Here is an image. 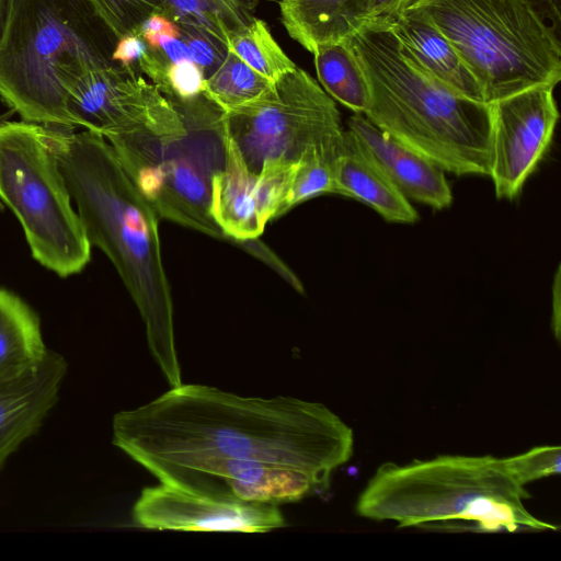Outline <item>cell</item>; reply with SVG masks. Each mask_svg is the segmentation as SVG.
Listing matches in <instances>:
<instances>
[{
	"instance_id": "cell-1",
	"label": "cell",
	"mask_w": 561,
	"mask_h": 561,
	"mask_svg": "<svg viewBox=\"0 0 561 561\" xmlns=\"http://www.w3.org/2000/svg\"><path fill=\"white\" fill-rule=\"evenodd\" d=\"M113 444L152 476L224 457L307 473L318 491L353 455V430L322 403L240 397L204 385L172 387L113 417Z\"/></svg>"
},
{
	"instance_id": "cell-2",
	"label": "cell",
	"mask_w": 561,
	"mask_h": 561,
	"mask_svg": "<svg viewBox=\"0 0 561 561\" xmlns=\"http://www.w3.org/2000/svg\"><path fill=\"white\" fill-rule=\"evenodd\" d=\"M85 236L110 259L137 306L150 352L172 387L180 386L173 305L159 216L100 134L46 126Z\"/></svg>"
},
{
	"instance_id": "cell-3",
	"label": "cell",
	"mask_w": 561,
	"mask_h": 561,
	"mask_svg": "<svg viewBox=\"0 0 561 561\" xmlns=\"http://www.w3.org/2000/svg\"><path fill=\"white\" fill-rule=\"evenodd\" d=\"M365 76L374 125L456 175L490 172L491 105L432 78L401 50L388 24L368 23L348 39Z\"/></svg>"
},
{
	"instance_id": "cell-4",
	"label": "cell",
	"mask_w": 561,
	"mask_h": 561,
	"mask_svg": "<svg viewBox=\"0 0 561 561\" xmlns=\"http://www.w3.org/2000/svg\"><path fill=\"white\" fill-rule=\"evenodd\" d=\"M530 494L504 458L443 455L380 465L360 492L355 512L399 527L515 533L556 530L528 512Z\"/></svg>"
},
{
	"instance_id": "cell-5",
	"label": "cell",
	"mask_w": 561,
	"mask_h": 561,
	"mask_svg": "<svg viewBox=\"0 0 561 561\" xmlns=\"http://www.w3.org/2000/svg\"><path fill=\"white\" fill-rule=\"evenodd\" d=\"M115 43L84 0H7L0 98L25 122L73 128L66 84L111 64Z\"/></svg>"
},
{
	"instance_id": "cell-6",
	"label": "cell",
	"mask_w": 561,
	"mask_h": 561,
	"mask_svg": "<svg viewBox=\"0 0 561 561\" xmlns=\"http://www.w3.org/2000/svg\"><path fill=\"white\" fill-rule=\"evenodd\" d=\"M168 99L173 108L160 119L105 139L159 218L226 239L210 214L211 182L226 162L225 112L204 92Z\"/></svg>"
},
{
	"instance_id": "cell-7",
	"label": "cell",
	"mask_w": 561,
	"mask_h": 561,
	"mask_svg": "<svg viewBox=\"0 0 561 561\" xmlns=\"http://www.w3.org/2000/svg\"><path fill=\"white\" fill-rule=\"evenodd\" d=\"M411 7L450 42L485 103L559 83V34L526 0H414Z\"/></svg>"
},
{
	"instance_id": "cell-8",
	"label": "cell",
	"mask_w": 561,
	"mask_h": 561,
	"mask_svg": "<svg viewBox=\"0 0 561 561\" xmlns=\"http://www.w3.org/2000/svg\"><path fill=\"white\" fill-rule=\"evenodd\" d=\"M0 199L18 218L33 257L44 267L67 277L87 266L92 247L45 125L0 123Z\"/></svg>"
},
{
	"instance_id": "cell-9",
	"label": "cell",
	"mask_w": 561,
	"mask_h": 561,
	"mask_svg": "<svg viewBox=\"0 0 561 561\" xmlns=\"http://www.w3.org/2000/svg\"><path fill=\"white\" fill-rule=\"evenodd\" d=\"M226 135L247 167L296 163L311 148L337 153L343 138L335 101L304 69L282 76L261 98L225 113Z\"/></svg>"
},
{
	"instance_id": "cell-10",
	"label": "cell",
	"mask_w": 561,
	"mask_h": 561,
	"mask_svg": "<svg viewBox=\"0 0 561 561\" xmlns=\"http://www.w3.org/2000/svg\"><path fill=\"white\" fill-rule=\"evenodd\" d=\"M491 105L490 172L499 198L513 199L546 153L559 111L553 88L537 87Z\"/></svg>"
},
{
	"instance_id": "cell-11",
	"label": "cell",
	"mask_w": 561,
	"mask_h": 561,
	"mask_svg": "<svg viewBox=\"0 0 561 561\" xmlns=\"http://www.w3.org/2000/svg\"><path fill=\"white\" fill-rule=\"evenodd\" d=\"M66 93L72 125L104 138L141 128L173 107L136 66L115 62L77 75L66 84Z\"/></svg>"
},
{
	"instance_id": "cell-12",
	"label": "cell",
	"mask_w": 561,
	"mask_h": 561,
	"mask_svg": "<svg viewBox=\"0 0 561 561\" xmlns=\"http://www.w3.org/2000/svg\"><path fill=\"white\" fill-rule=\"evenodd\" d=\"M226 162L211 182L210 214L226 239L259 238L267 221L282 216L296 163L272 160L251 171L226 135Z\"/></svg>"
},
{
	"instance_id": "cell-13",
	"label": "cell",
	"mask_w": 561,
	"mask_h": 561,
	"mask_svg": "<svg viewBox=\"0 0 561 561\" xmlns=\"http://www.w3.org/2000/svg\"><path fill=\"white\" fill-rule=\"evenodd\" d=\"M164 483L211 499L284 504L318 491L305 472L254 460L208 458L162 469L153 474Z\"/></svg>"
},
{
	"instance_id": "cell-14",
	"label": "cell",
	"mask_w": 561,
	"mask_h": 561,
	"mask_svg": "<svg viewBox=\"0 0 561 561\" xmlns=\"http://www.w3.org/2000/svg\"><path fill=\"white\" fill-rule=\"evenodd\" d=\"M131 519L141 528L180 531L254 534L286 525L278 505L217 500L164 483L141 490Z\"/></svg>"
},
{
	"instance_id": "cell-15",
	"label": "cell",
	"mask_w": 561,
	"mask_h": 561,
	"mask_svg": "<svg viewBox=\"0 0 561 561\" xmlns=\"http://www.w3.org/2000/svg\"><path fill=\"white\" fill-rule=\"evenodd\" d=\"M67 370L65 357L51 350L34 366L0 369V471L44 424L58 401Z\"/></svg>"
},
{
	"instance_id": "cell-16",
	"label": "cell",
	"mask_w": 561,
	"mask_h": 561,
	"mask_svg": "<svg viewBox=\"0 0 561 561\" xmlns=\"http://www.w3.org/2000/svg\"><path fill=\"white\" fill-rule=\"evenodd\" d=\"M347 129L390 182L408 198L435 209L450 206L445 171L434 161L354 113Z\"/></svg>"
},
{
	"instance_id": "cell-17",
	"label": "cell",
	"mask_w": 561,
	"mask_h": 561,
	"mask_svg": "<svg viewBox=\"0 0 561 561\" xmlns=\"http://www.w3.org/2000/svg\"><path fill=\"white\" fill-rule=\"evenodd\" d=\"M388 25L403 54L423 71L449 90L484 102L473 75L450 42L421 10L410 5Z\"/></svg>"
},
{
	"instance_id": "cell-18",
	"label": "cell",
	"mask_w": 561,
	"mask_h": 561,
	"mask_svg": "<svg viewBox=\"0 0 561 561\" xmlns=\"http://www.w3.org/2000/svg\"><path fill=\"white\" fill-rule=\"evenodd\" d=\"M333 194L367 204L387 221L414 224L419 219L410 201L390 182L348 129L343 131L333 163Z\"/></svg>"
},
{
	"instance_id": "cell-19",
	"label": "cell",
	"mask_w": 561,
	"mask_h": 561,
	"mask_svg": "<svg viewBox=\"0 0 561 561\" xmlns=\"http://www.w3.org/2000/svg\"><path fill=\"white\" fill-rule=\"evenodd\" d=\"M288 35L312 53L318 46L346 42L370 22L371 0H280Z\"/></svg>"
},
{
	"instance_id": "cell-20",
	"label": "cell",
	"mask_w": 561,
	"mask_h": 561,
	"mask_svg": "<svg viewBox=\"0 0 561 561\" xmlns=\"http://www.w3.org/2000/svg\"><path fill=\"white\" fill-rule=\"evenodd\" d=\"M47 352L36 312L19 296L0 288V369L34 366Z\"/></svg>"
},
{
	"instance_id": "cell-21",
	"label": "cell",
	"mask_w": 561,
	"mask_h": 561,
	"mask_svg": "<svg viewBox=\"0 0 561 561\" xmlns=\"http://www.w3.org/2000/svg\"><path fill=\"white\" fill-rule=\"evenodd\" d=\"M264 0H164L162 14L179 26L203 30L227 47L230 38L255 19Z\"/></svg>"
},
{
	"instance_id": "cell-22",
	"label": "cell",
	"mask_w": 561,
	"mask_h": 561,
	"mask_svg": "<svg viewBox=\"0 0 561 561\" xmlns=\"http://www.w3.org/2000/svg\"><path fill=\"white\" fill-rule=\"evenodd\" d=\"M312 54L322 89L354 113L364 114L369 104V90L348 41L320 45Z\"/></svg>"
},
{
	"instance_id": "cell-23",
	"label": "cell",
	"mask_w": 561,
	"mask_h": 561,
	"mask_svg": "<svg viewBox=\"0 0 561 561\" xmlns=\"http://www.w3.org/2000/svg\"><path fill=\"white\" fill-rule=\"evenodd\" d=\"M273 83L229 50L205 80L204 93L226 113L261 98Z\"/></svg>"
},
{
	"instance_id": "cell-24",
	"label": "cell",
	"mask_w": 561,
	"mask_h": 561,
	"mask_svg": "<svg viewBox=\"0 0 561 561\" xmlns=\"http://www.w3.org/2000/svg\"><path fill=\"white\" fill-rule=\"evenodd\" d=\"M228 49L272 82L297 67L275 41L267 24L256 18L230 38Z\"/></svg>"
},
{
	"instance_id": "cell-25",
	"label": "cell",
	"mask_w": 561,
	"mask_h": 561,
	"mask_svg": "<svg viewBox=\"0 0 561 561\" xmlns=\"http://www.w3.org/2000/svg\"><path fill=\"white\" fill-rule=\"evenodd\" d=\"M337 153L319 148L307 150L296 162L282 215L298 204L324 193H332L333 163Z\"/></svg>"
},
{
	"instance_id": "cell-26",
	"label": "cell",
	"mask_w": 561,
	"mask_h": 561,
	"mask_svg": "<svg viewBox=\"0 0 561 561\" xmlns=\"http://www.w3.org/2000/svg\"><path fill=\"white\" fill-rule=\"evenodd\" d=\"M95 16L116 38L138 32L153 13H162L164 0H84Z\"/></svg>"
},
{
	"instance_id": "cell-27",
	"label": "cell",
	"mask_w": 561,
	"mask_h": 561,
	"mask_svg": "<svg viewBox=\"0 0 561 561\" xmlns=\"http://www.w3.org/2000/svg\"><path fill=\"white\" fill-rule=\"evenodd\" d=\"M504 461L514 478L526 485L535 480L560 473L561 447L538 446L523 454L505 457Z\"/></svg>"
},
{
	"instance_id": "cell-28",
	"label": "cell",
	"mask_w": 561,
	"mask_h": 561,
	"mask_svg": "<svg viewBox=\"0 0 561 561\" xmlns=\"http://www.w3.org/2000/svg\"><path fill=\"white\" fill-rule=\"evenodd\" d=\"M180 38L186 45L191 59L203 71L205 80L221 65L229 49L209 33L190 26H180Z\"/></svg>"
},
{
	"instance_id": "cell-29",
	"label": "cell",
	"mask_w": 561,
	"mask_h": 561,
	"mask_svg": "<svg viewBox=\"0 0 561 561\" xmlns=\"http://www.w3.org/2000/svg\"><path fill=\"white\" fill-rule=\"evenodd\" d=\"M205 77L192 60L173 64L167 73V87L161 91L168 98L186 100L204 92Z\"/></svg>"
},
{
	"instance_id": "cell-30",
	"label": "cell",
	"mask_w": 561,
	"mask_h": 561,
	"mask_svg": "<svg viewBox=\"0 0 561 561\" xmlns=\"http://www.w3.org/2000/svg\"><path fill=\"white\" fill-rule=\"evenodd\" d=\"M240 248H243L247 252L251 253L277 274L285 278L295 289L302 291V285L296 275L283 263L278 256L259 238H251L245 240L233 241Z\"/></svg>"
},
{
	"instance_id": "cell-31",
	"label": "cell",
	"mask_w": 561,
	"mask_h": 561,
	"mask_svg": "<svg viewBox=\"0 0 561 561\" xmlns=\"http://www.w3.org/2000/svg\"><path fill=\"white\" fill-rule=\"evenodd\" d=\"M148 46L142 37L136 32L117 38L111 54L112 62L124 67L136 66Z\"/></svg>"
},
{
	"instance_id": "cell-32",
	"label": "cell",
	"mask_w": 561,
	"mask_h": 561,
	"mask_svg": "<svg viewBox=\"0 0 561 561\" xmlns=\"http://www.w3.org/2000/svg\"><path fill=\"white\" fill-rule=\"evenodd\" d=\"M148 46H154L161 36L180 37V26L162 13H153L137 32Z\"/></svg>"
},
{
	"instance_id": "cell-33",
	"label": "cell",
	"mask_w": 561,
	"mask_h": 561,
	"mask_svg": "<svg viewBox=\"0 0 561 561\" xmlns=\"http://www.w3.org/2000/svg\"><path fill=\"white\" fill-rule=\"evenodd\" d=\"M414 0H371L370 22L392 23Z\"/></svg>"
},
{
	"instance_id": "cell-34",
	"label": "cell",
	"mask_w": 561,
	"mask_h": 561,
	"mask_svg": "<svg viewBox=\"0 0 561 561\" xmlns=\"http://www.w3.org/2000/svg\"><path fill=\"white\" fill-rule=\"evenodd\" d=\"M534 12L560 34V0H526Z\"/></svg>"
},
{
	"instance_id": "cell-35",
	"label": "cell",
	"mask_w": 561,
	"mask_h": 561,
	"mask_svg": "<svg viewBox=\"0 0 561 561\" xmlns=\"http://www.w3.org/2000/svg\"><path fill=\"white\" fill-rule=\"evenodd\" d=\"M5 4H7V0H0V36H1L3 22H4Z\"/></svg>"
}]
</instances>
